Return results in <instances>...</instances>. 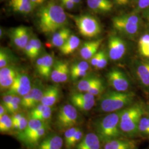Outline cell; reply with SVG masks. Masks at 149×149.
<instances>
[{"instance_id": "cell-1", "label": "cell", "mask_w": 149, "mask_h": 149, "mask_svg": "<svg viewBox=\"0 0 149 149\" xmlns=\"http://www.w3.org/2000/svg\"><path fill=\"white\" fill-rule=\"evenodd\" d=\"M39 31L45 35L53 34L59 29L66 27L68 23V15L64 8L54 0L40 6L36 13Z\"/></svg>"}, {"instance_id": "cell-2", "label": "cell", "mask_w": 149, "mask_h": 149, "mask_svg": "<svg viewBox=\"0 0 149 149\" xmlns=\"http://www.w3.org/2000/svg\"><path fill=\"white\" fill-rule=\"evenodd\" d=\"M121 111L108 113L97 119L93 124L95 133L100 139L102 144L113 139L124 136L119 128Z\"/></svg>"}, {"instance_id": "cell-3", "label": "cell", "mask_w": 149, "mask_h": 149, "mask_svg": "<svg viewBox=\"0 0 149 149\" xmlns=\"http://www.w3.org/2000/svg\"><path fill=\"white\" fill-rule=\"evenodd\" d=\"M135 97V93L132 92L108 91L102 95L98 109L106 113L117 112L132 105Z\"/></svg>"}, {"instance_id": "cell-4", "label": "cell", "mask_w": 149, "mask_h": 149, "mask_svg": "<svg viewBox=\"0 0 149 149\" xmlns=\"http://www.w3.org/2000/svg\"><path fill=\"white\" fill-rule=\"evenodd\" d=\"M140 103H135L126 107L121 111L119 128L124 137L133 139L138 136L139 122L145 113Z\"/></svg>"}, {"instance_id": "cell-5", "label": "cell", "mask_w": 149, "mask_h": 149, "mask_svg": "<svg viewBox=\"0 0 149 149\" xmlns=\"http://www.w3.org/2000/svg\"><path fill=\"white\" fill-rule=\"evenodd\" d=\"M113 27L125 37L131 38L138 33L141 18L138 13L133 12L116 16L112 18Z\"/></svg>"}, {"instance_id": "cell-6", "label": "cell", "mask_w": 149, "mask_h": 149, "mask_svg": "<svg viewBox=\"0 0 149 149\" xmlns=\"http://www.w3.org/2000/svg\"><path fill=\"white\" fill-rule=\"evenodd\" d=\"M67 15L74 20L80 34L83 37L93 38L98 37L101 33V24L95 17L89 15Z\"/></svg>"}, {"instance_id": "cell-7", "label": "cell", "mask_w": 149, "mask_h": 149, "mask_svg": "<svg viewBox=\"0 0 149 149\" xmlns=\"http://www.w3.org/2000/svg\"><path fill=\"white\" fill-rule=\"evenodd\" d=\"M80 117L75 107L66 104L61 107L57 113L55 126L60 132L77 127L80 123Z\"/></svg>"}, {"instance_id": "cell-8", "label": "cell", "mask_w": 149, "mask_h": 149, "mask_svg": "<svg viewBox=\"0 0 149 149\" xmlns=\"http://www.w3.org/2000/svg\"><path fill=\"white\" fill-rule=\"evenodd\" d=\"M107 79L109 85L115 91L119 92H129L130 82L127 76L122 71L112 69L107 74Z\"/></svg>"}, {"instance_id": "cell-9", "label": "cell", "mask_w": 149, "mask_h": 149, "mask_svg": "<svg viewBox=\"0 0 149 149\" xmlns=\"http://www.w3.org/2000/svg\"><path fill=\"white\" fill-rule=\"evenodd\" d=\"M44 90L40 84L38 82L36 84L28 93L22 97L21 106L25 109H31L40 103Z\"/></svg>"}, {"instance_id": "cell-10", "label": "cell", "mask_w": 149, "mask_h": 149, "mask_svg": "<svg viewBox=\"0 0 149 149\" xmlns=\"http://www.w3.org/2000/svg\"><path fill=\"white\" fill-rule=\"evenodd\" d=\"M108 51L110 59L113 61H117L122 59L126 53V44L122 38L112 35L108 41Z\"/></svg>"}, {"instance_id": "cell-11", "label": "cell", "mask_w": 149, "mask_h": 149, "mask_svg": "<svg viewBox=\"0 0 149 149\" xmlns=\"http://www.w3.org/2000/svg\"><path fill=\"white\" fill-rule=\"evenodd\" d=\"M31 81L29 76L25 74H17L14 82L7 93L23 97L28 93L32 88Z\"/></svg>"}, {"instance_id": "cell-12", "label": "cell", "mask_w": 149, "mask_h": 149, "mask_svg": "<svg viewBox=\"0 0 149 149\" xmlns=\"http://www.w3.org/2000/svg\"><path fill=\"white\" fill-rule=\"evenodd\" d=\"M54 58L50 54H46L36 60V69L38 74L45 80L50 77L53 68Z\"/></svg>"}, {"instance_id": "cell-13", "label": "cell", "mask_w": 149, "mask_h": 149, "mask_svg": "<svg viewBox=\"0 0 149 149\" xmlns=\"http://www.w3.org/2000/svg\"><path fill=\"white\" fill-rule=\"evenodd\" d=\"M69 74V64L63 61H57L54 64L50 79L56 84L64 83L68 80Z\"/></svg>"}, {"instance_id": "cell-14", "label": "cell", "mask_w": 149, "mask_h": 149, "mask_svg": "<svg viewBox=\"0 0 149 149\" xmlns=\"http://www.w3.org/2000/svg\"><path fill=\"white\" fill-rule=\"evenodd\" d=\"M137 143L133 139L122 136L102 144L101 149H136Z\"/></svg>"}, {"instance_id": "cell-15", "label": "cell", "mask_w": 149, "mask_h": 149, "mask_svg": "<svg viewBox=\"0 0 149 149\" xmlns=\"http://www.w3.org/2000/svg\"><path fill=\"white\" fill-rule=\"evenodd\" d=\"M49 125L48 124L42 128H40L34 133L28 135L19 141L23 143L29 149H34L48 133Z\"/></svg>"}, {"instance_id": "cell-16", "label": "cell", "mask_w": 149, "mask_h": 149, "mask_svg": "<svg viewBox=\"0 0 149 149\" xmlns=\"http://www.w3.org/2000/svg\"><path fill=\"white\" fill-rule=\"evenodd\" d=\"M135 74L140 85L149 91V61H139L136 65Z\"/></svg>"}, {"instance_id": "cell-17", "label": "cell", "mask_w": 149, "mask_h": 149, "mask_svg": "<svg viewBox=\"0 0 149 149\" xmlns=\"http://www.w3.org/2000/svg\"><path fill=\"white\" fill-rule=\"evenodd\" d=\"M18 72L12 66H6L0 69L1 90H8L14 82Z\"/></svg>"}, {"instance_id": "cell-18", "label": "cell", "mask_w": 149, "mask_h": 149, "mask_svg": "<svg viewBox=\"0 0 149 149\" xmlns=\"http://www.w3.org/2000/svg\"><path fill=\"white\" fill-rule=\"evenodd\" d=\"M64 139L56 134H51L45 136L34 149H62Z\"/></svg>"}, {"instance_id": "cell-19", "label": "cell", "mask_w": 149, "mask_h": 149, "mask_svg": "<svg viewBox=\"0 0 149 149\" xmlns=\"http://www.w3.org/2000/svg\"><path fill=\"white\" fill-rule=\"evenodd\" d=\"M102 143L95 133H88L85 135L74 149H101Z\"/></svg>"}, {"instance_id": "cell-20", "label": "cell", "mask_w": 149, "mask_h": 149, "mask_svg": "<svg viewBox=\"0 0 149 149\" xmlns=\"http://www.w3.org/2000/svg\"><path fill=\"white\" fill-rule=\"evenodd\" d=\"M60 95V90L58 86H50L45 88L40 103L52 107L59 101Z\"/></svg>"}, {"instance_id": "cell-21", "label": "cell", "mask_w": 149, "mask_h": 149, "mask_svg": "<svg viewBox=\"0 0 149 149\" xmlns=\"http://www.w3.org/2000/svg\"><path fill=\"white\" fill-rule=\"evenodd\" d=\"M103 39H97L84 43L80 50L81 57L84 60H90L97 53V50L102 43Z\"/></svg>"}, {"instance_id": "cell-22", "label": "cell", "mask_w": 149, "mask_h": 149, "mask_svg": "<svg viewBox=\"0 0 149 149\" xmlns=\"http://www.w3.org/2000/svg\"><path fill=\"white\" fill-rule=\"evenodd\" d=\"M91 10L98 13H107L111 12L113 3L111 0H87Z\"/></svg>"}, {"instance_id": "cell-23", "label": "cell", "mask_w": 149, "mask_h": 149, "mask_svg": "<svg viewBox=\"0 0 149 149\" xmlns=\"http://www.w3.org/2000/svg\"><path fill=\"white\" fill-rule=\"evenodd\" d=\"M28 123L26 128L21 133L17 134V138L20 140L24 138L27 136L28 135L34 133L37 131L40 128H42L43 127L49 124V123L45 122L42 120H38L37 119L31 118H29Z\"/></svg>"}, {"instance_id": "cell-24", "label": "cell", "mask_w": 149, "mask_h": 149, "mask_svg": "<svg viewBox=\"0 0 149 149\" xmlns=\"http://www.w3.org/2000/svg\"><path fill=\"white\" fill-rule=\"evenodd\" d=\"M9 6L14 12L25 15L34 10L30 0H10Z\"/></svg>"}, {"instance_id": "cell-25", "label": "cell", "mask_w": 149, "mask_h": 149, "mask_svg": "<svg viewBox=\"0 0 149 149\" xmlns=\"http://www.w3.org/2000/svg\"><path fill=\"white\" fill-rule=\"evenodd\" d=\"M71 35L70 30L66 27L59 29L53 34L51 40L52 46L56 48H60L64 45Z\"/></svg>"}, {"instance_id": "cell-26", "label": "cell", "mask_w": 149, "mask_h": 149, "mask_svg": "<svg viewBox=\"0 0 149 149\" xmlns=\"http://www.w3.org/2000/svg\"><path fill=\"white\" fill-rule=\"evenodd\" d=\"M81 43L79 38L71 34L64 45L59 48L60 52L65 55H68L74 52V50L78 48Z\"/></svg>"}, {"instance_id": "cell-27", "label": "cell", "mask_w": 149, "mask_h": 149, "mask_svg": "<svg viewBox=\"0 0 149 149\" xmlns=\"http://www.w3.org/2000/svg\"><path fill=\"white\" fill-rule=\"evenodd\" d=\"M145 114L139 123L138 135L143 138L149 139V115Z\"/></svg>"}, {"instance_id": "cell-28", "label": "cell", "mask_w": 149, "mask_h": 149, "mask_svg": "<svg viewBox=\"0 0 149 149\" xmlns=\"http://www.w3.org/2000/svg\"><path fill=\"white\" fill-rule=\"evenodd\" d=\"M99 79L93 76H87L80 80L76 86V88L79 92H87Z\"/></svg>"}, {"instance_id": "cell-29", "label": "cell", "mask_w": 149, "mask_h": 149, "mask_svg": "<svg viewBox=\"0 0 149 149\" xmlns=\"http://www.w3.org/2000/svg\"><path fill=\"white\" fill-rule=\"evenodd\" d=\"M20 39L22 44V50H24L30 39V32L28 28L24 26H19L13 29Z\"/></svg>"}, {"instance_id": "cell-30", "label": "cell", "mask_w": 149, "mask_h": 149, "mask_svg": "<svg viewBox=\"0 0 149 149\" xmlns=\"http://www.w3.org/2000/svg\"><path fill=\"white\" fill-rule=\"evenodd\" d=\"M13 129L12 117L7 113L0 117V132L1 133H7Z\"/></svg>"}, {"instance_id": "cell-31", "label": "cell", "mask_w": 149, "mask_h": 149, "mask_svg": "<svg viewBox=\"0 0 149 149\" xmlns=\"http://www.w3.org/2000/svg\"><path fill=\"white\" fill-rule=\"evenodd\" d=\"M95 101V96L88 92H78L72 93L70 96V101Z\"/></svg>"}, {"instance_id": "cell-32", "label": "cell", "mask_w": 149, "mask_h": 149, "mask_svg": "<svg viewBox=\"0 0 149 149\" xmlns=\"http://www.w3.org/2000/svg\"><path fill=\"white\" fill-rule=\"evenodd\" d=\"M71 104L76 108V109L82 112H87L94 107L96 103V100L92 101H71Z\"/></svg>"}, {"instance_id": "cell-33", "label": "cell", "mask_w": 149, "mask_h": 149, "mask_svg": "<svg viewBox=\"0 0 149 149\" xmlns=\"http://www.w3.org/2000/svg\"><path fill=\"white\" fill-rule=\"evenodd\" d=\"M85 135L82 129L79 128L73 137L70 140L69 143L65 146L66 149H74L84 137Z\"/></svg>"}, {"instance_id": "cell-34", "label": "cell", "mask_w": 149, "mask_h": 149, "mask_svg": "<svg viewBox=\"0 0 149 149\" xmlns=\"http://www.w3.org/2000/svg\"><path fill=\"white\" fill-rule=\"evenodd\" d=\"M22 98L21 96L15 95L10 104L7 109L8 113L13 114L17 112H19L20 106H21Z\"/></svg>"}, {"instance_id": "cell-35", "label": "cell", "mask_w": 149, "mask_h": 149, "mask_svg": "<svg viewBox=\"0 0 149 149\" xmlns=\"http://www.w3.org/2000/svg\"><path fill=\"white\" fill-rule=\"evenodd\" d=\"M104 88H105L104 86L103 85V81H102L101 79H99L87 92L90 93L93 96H99L103 94L104 91Z\"/></svg>"}, {"instance_id": "cell-36", "label": "cell", "mask_w": 149, "mask_h": 149, "mask_svg": "<svg viewBox=\"0 0 149 149\" xmlns=\"http://www.w3.org/2000/svg\"><path fill=\"white\" fill-rule=\"evenodd\" d=\"M10 55L3 48H1L0 51V68L2 69L8 66L11 61Z\"/></svg>"}, {"instance_id": "cell-37", "label": "cell", "mask_w": 149, "mask_h": 149, "mask_svg": "<svg viewBox=\"0 0 149 149\" xmlns=\"http://www.w3.org/2000/svg\"><path fill=\"white\" fill-rule=\"evenodd\" d=\"M23 50L25 54L30 59H34L37 57L35 52L33 37L30 39L29 42L27 43L26 47L24 48Z\"/></svg>"}, {"instance_id": "cell-38", "label": "cell", "mask_w": 149, "mask_h": 149, "mask_svg": "<svg viewBox=\"0 0 149 149\" xmlns=\"http://www.w3.org/2000/svg\"><path fill=\"white\" fill-rule=\"evenodd\" d=\"M149 7V0H136V5L134 12L139 13Z\"/></svg>"}, {"instance_id": "cell-39", "label": "cell", "mask_w": 149, "mask_h": 149, "mask_svg": "<svg viewBox=\"0 0 149 149\" xmlns=\"http://www.w3.org/2000/svg\"><path fill=\"white\" fill-rule=\"evenodd\" d=\"M79 128V127H74L69 128L64 132V141L65 146L69 143L70 140L73 137V136L76 133Z\"/></svg>"}, {"instance_id": "cell-40", "label": "cell", "mask_w": 149, "mask_h": 149, "mask_svg": "<svg viewBox=\"0 0 149 149\" xmlns=\"http://www.w3.org/2000/svg\"><path fill=\"white\" fill-rule=\"evenodd\" d=\"M89 64L86 61H81L74 64L70 68V71H87L89 69Z\"/></svg>"}, {"instance_id": "cell-41", "label": "cell", "mask_w": 149, "mask_h": 149, "mask_svg": "<svg viewBox=\"0 0 149 149\" xmlns=\"http://www.w3.org/2000/svg\"><path fill=\"white\" fill-rule=\"evenodd\" d=\"M108 64V58L107 54L103 50L101 58L100 59L95 68L97 70H101L104 68Z\"/></svg>"}, {"instance_id": "cell-42", "label": "cell", "mask_w": 149, "mask_h": 149, "mask_svg": "<svg viewBox=\"0 0 149 149\" xmlns=\"http://www.w3.org/2000/svg\"><path fill=\"white\" fill-rule=\"evenodd\" d=\"M149 45V34H145L140 38L138 42L139 50L146 48Z\"/></svg>"}, {"instance_id": "cell-43", "label": "cell", "mask_w": 149, "mask_h": 149, "mask_svg": "<svg viewBox=\"0 0 149 149\" xmlns=\"http://www.w3.org/2000/svg\"><path fill=\"white\" fill-rule=\"evenodd\" d=\"M28 120L27 119V118L25 116V115H24L18 122V127L17 131V134L23 132L26 128L28 125Z\"/></svg>"}, {"instance_id": "cell-44", "label": "cell", "mask_w": 149, "mask_h": 149, "mask_svg": "<svg viewBox=\"0 0 149 149\" xmlns=\"http://www.w3.org/2000/svg\"><path fill=\"white\" fill-rule=\"evenodd\" d=\"M70 74L72 80H76L80 77H84L87 76L88 72L87 71H70Z\"/></svg>"}, {"instance_id": "cell-45", "label": "cell", "mask_w": 149, "mask_h": 149, "mask_svg": "<svg viewBox=\"0 0 149 149\" xmlns=\"http://www.w3.org/2000/svg\"><path fill=\"white\" fill-rule=\"evenodd\" d=\"M14 96H15V95H13V94L8 93L6 92L5 95L3 96L2 100V104H3L7 109L8 107L9 106V105L10 104Z\"/></svg>"}, {"instance_id": "cell-46", "label": "cell", "mask_w": 149, "mask_h": 149, "mask_svg": "<svg viewBox=\"0 0 149 149\" xmlns=\"http://www.w3.org/2000/svg\"><path fill=\"white\" fill-rule=\"evenodd\" d=\"M33 43H34V49H35V52L37 56H38L39 54L40 53L41 50H42V43L40 40L37 37L35 36H33Z\"/></svg>"}, {"instance_id": "cell-47", "label": "cell", "mask_w": 149, "mask_h": 149, "mask_svg": "<svg viewBox=\"0 0 149 149\" xmlns=\"http://www.w3.org/2000/svg\"><path fill=\"white\" fill-rule=\"evenodd\" d=\"M60 1L61 6L67 10H72L76 6L72 0H60Z\"/></svg>"}, {"instance_id": "cell-48", "label": "cell", "mask_w": 149, "mask_h": 149, "mask_svg": "<svg viewBox=\"0 0 149 149\" xmlns=\"http://www.w3.org/2000/svg\"><path fill=\"white\" fill-rule=\"evenodd\" d=\"M102 52H103V50H101V51L97 52L90 59V63L92 66H94L95 68L96 67V65H97L100 59L101 58Z\"/></svg>"}, {"instance_id": "cell-49", "label": "cell", "mask_w": 149, "mask_h": 149, "mask_svg": "<svg viewBox=\"0 0 149 149\" xmlns=\"http://www.w3.org/2000/svg\"><path fill=\"white\" fill-rule=\"evenodd\" d=\"M30 1L33 9L37 8V7L43 5L46 1V0H30Z\"/></svg>"}, {"instance_id": "cell-50", "label": "cell", "mask_w": 149, "mask_h": 149, "mask_svg": "<svg viewBox=\"0 0 149 149\" xmlns=\"http://www.w3.org/2000/svg\"><path fill=\"white\" fill-rule=\"evenodd\" d=\"M139 51L142 56L149 59V45L146 48L139 50Z\"/></svg>"}, {"instance_id": "cell-51", "label": "cell", "mask_w": 149, "mask_h": 149, "mask_svg": "<svg viewBox=\"0 0 149 149\" xmlns=\"http://www.w3.org/2000/svg\"><path fill=\"white\" fill-rule=\"evenodd\" d=\"M7 113H8L7 108H6L5 106L3 104H2L1 103L0 105V117L5 115Z\"/></svg>"}, {"instance_id": "cell-52", "label": "cell", "mask_w": 149, "mask_h": 149, "mask_svg": "<svg viewBox=\"0 0 149 149\" xmlns=\"http://www.w3.org/2000/svg\"><path fill=\"white\" fill-rule=\"evenodd\" d=\"M130 0H114L115 3L119 6H124L127 5Z\"/></svg>"}, {"instance_id": "cell-53", "label": "cell", "mask_w": 149, "mask_h": 149, "mask_svg": "<svg viewBox=\"0 0 149 149\" xmlns=\"http://www.w3.org/2000/svg\"><path fill=\"white\" fill-rule=\"evenodd\" d=\"M143 16L146 21L149 22V7L143 12Z\"/></svg>"}, {"instance_id": "cell-54", "label": "cell", "mask_w": 149, "mask_h": 149, "mask_svg": "<svg viewBox=\"0 0 149 149\" xmlns=\"http://www.w3.org/2000/svg\"><path fill=\"white\" fill-rule=\"evenodd\" d=\"M72 1H73V2L76 5L79 4V3H80V2H81V0H72Z\"/></svg>"}, {"instance_id": "cell-55", "label": "cell", "mask_w": 149, "mask_h": 149, "mask_svg": "<svg viewBox=\"0 0 149 149\" xmlns=\"http://www.w3.org/2000/svg\"><path fill=\"white\" fill-rule=\"evenodd\" d=\"M146 108H147V109H147V112H148V113L149 114V103L148 104V106H147Z\"/></svg>"}, {"instance_id": "cell-56", "label": "cell", "mask_w": 149, "mask_h": 149, "mask_svg": "<svg viewBox=\"0 0 149 149\" xmlns=\"http://www.w3.org/2000/svg\"><path fill=\"white\" fill-rule=\"evenodd\" d=\"M1 1H5V0H1Z\"/></svg>"}, {"instance_id": "cell-57", "label": "cell", "mask_w": 149, "mask_h": 149, "mask_svg": "<svg viewBox=\"0 0 149 149\" xmlns=\"http://www.w3.org/2000/svg\"></svg>"}]
</instances>
